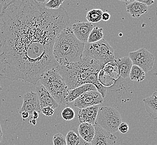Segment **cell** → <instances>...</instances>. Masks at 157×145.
<instances>
[{"label":"cell","instance_id":"6da1fadb","mask_svg":"<svg viewBox=\"0 0 157 145\" xmlns=\"http://www.w3.org/2000/svg\"><path fill=\"white\" fill-rule=\"evenodd\" d=\"M69 22L63 7L51 10L35 0L2 1L0 79L36 84L46 72L59 65L53 57V46Z\"/></svg>","mask_w":157,"mask_h":145},{"label":"cell","instance_id":"7a4b0ae2","mask_svg":"<svg viewBox=\"0 0 157 145\" xmlns=\"http://www.w3.org/2000/svg\"><path fill=\"white\" fill-rule=\"evenodd\" d=\"M102 67L90 57H82L81 61L75 63L59 65L56 68L63 77L69 90L85 84L94 85L97 91L105 98L106 88L100 83L98 76Z\"/></svg>","mask_w":157,"mask_h":145},{"label":"cell","instance_id":"3957f363","mask_svg":"<svg viewBox=\"0 0 157 145\" xmlns=\"http://www.w3.org/2000/svg\"><path fill=\"white\" fill-rule=\"evenodd\" d=\"M85 44L76 37L72 28L67 26L55 40L52 51L54 58L59 65L81 61Z\"/></svg>","mask_w":157,"mask_h":145},{"label":"cell","instance_id":"277c9868","mask_svg":"<svg viewBox=\"0 0 157 145\" xmlns=\"http://www.w3.org/2000/svg\"><path fill=\"white\" fill-rule=\"evenodd\" d=\"M40 80L59 104L69 107L67 97L69 89L56 68L46 72Z\"/></svg>","mask_w":157,"mask_h":145},{"label":"cell","instance_id":"5b68a950","mask_svg":"<svg viewBox=\"0 0 157 145\" xmlns=\"http://www.w3.org/2000/svg\"><path fill=\"white\" fill-rule=\"evenodd\" d=\"M84 57L94 59L101 67L109 62L115 61L114 49L104 39L95 43H86L82 53V57Z\"/></svg>","mask_w":157,"mask_h":145},{"label":"cell","instance_id":"8992f818","mask_svg":"<svg viewBox=\"0 0 157 145\" xmlns=\"http://www.w3.org/2000/svg\"><path fill=\"white\" fill-rule=\"evenodd\" d=\"M122 119L120 113L111 107H102L99 108L95 124L110 133L117 132Z\"/></svg>","mask_w":157,"mask_h":145},{"label":"cell","instance_id":"52a82bcc","mask_svg":"<svg viewBox=\"0 0 157 145\" xmlns=\"http://www.w3.org/2000/svg\"><path fill=\"white\" fill-rule=\"evenodd\" d=\"M133 65L140 67L145 72L151 71L154 66L155 57L147 49L143 48L129 53Z\"/></svg>","mask_w":157,"mask_h":145},{"label":"cell","instance_id":"ba28073f","mask_svg":"<svg viewBox=\"0 0 157 145\" xmlns=\"http://www.w3.org/2000/svg\"><path fill=\"white\" fill-rule=\"evenodd\" d=\"M121 76L118 65L115 60L104 65L100 70L98 80L100 83L105 88H108L114 84Z\"/></svg>","mask_w":157,"mask_h":145},{"label":"cell","instance_id":"9c48e42d","mask_svg":"<svg viewBox=\"0 0 157 145\" xmlns=\"http://www.w3.org/2000/svg\"><path fill=\"white\" fill-rule=\"evenodd\" d=\"M104 101L101 94L98 91H89L82 94L74 101V106L80 109L98 106Z\"/></svg>","mask_w":157,"mask_h":145},{"label":"cell","instance_id":"30bf717a","mask_svg":"<svg viewBox=\"0 0 157 145\" xmlns=\"http://www.w3.org/2000/svg\"><path fill=\"white\" fill-rule=\"evenodd\" d=\"M95 133L91 142V145H116L117 137L97 124L94 125Z\"/></svg>","mask_w":157,"mask_h":145},{"label":"cell","instance_id":"8fae6325","mask_svg":"<svg viewBox=\"0 0 157 145\" xmlns=\"http://www.w3.org/2000/svg\"><path fill=\"white\" fill-rule=\"evenodd\" d=\"M23 104L20 112H27L30 115H33L34 111L41 112L39 100L36 92H30L25 94L23 97Z\"/></svg>","mask_w":157,"mask_h":145},{"label":"cell","instance_id":"7c38bea8","mask_svg":"<svg viewBox=\"0 0 157 145\" xmlns=\"http://www.w3.org/2000/svg\"><path fill=\"white\" fill-rule=\"evenodd\" d=\"M71 28L76 37L80 41L86 44L93 29V25L89 22H78L74 24Z\"/></svg>","mask_w":157,"mask_h":145},{"label":"cell","instance_id":"4fadbf2b","mask_svg":"<svg viewBox=\"0 0 157 145\" xmlns=\"http://www.w3.org/2000/svg\"><path fill=\"white\" fill-rule=\"evenodd\" d=\"M36 93L37 94L39 100L41 108L50 107L55 109L57 108L59 106L58 102L54 100V98L42 85L37 87Z\"/></svg>","mask_w":157,"mask_h":145},{"label":"cell","instance_id":"5bb4252c","mask_svg":"<svg viewBox=\"0 0 157 145\" xmlns=\"http://www.w3.org/2000/svg\"><path fill=\"white\" fill-rule=\"evenodd\" d=\"M99 108V106H94L80 109L78 113L79 122L81 123H88L95 125Z\"/></svg>","mask_w":157,"mask_h":145},{"label":"cell","instance_id":"9a60e30c","mask_svg":"<svg viewBox=\"0 0 157 145\" xmlns=\"http://www.w3.org/2000/svg\"><path fill=\"white\" fill-rule=\"evenodd\" d=\"M143 102L149 117L157 123V89L151 96L144 98Z\"/></svg>","mask_w":157,"mask_h":145},{"label":"cell","instance_id":"2e32d148","mask_svg":"<svg viewBox=\"0 0 157 145\" xmlns=\"http://www.w3.org/2000/svg\"><path fill=\"white\" fill-rule=\"evenodd\" d=\"M127 12L133 18H138L148 12V6L139 1H133L126 6Z\"/></svg>","mask_w":157,"mask_h":145},{"label":"cell","instance_id":"e0dca14e","mask_svg":"<svg viewBox=\"0 0 157 145\" xmlns=\"http://www.w3.org/2000/svg\"><path fill=\"white\" fill-rule=\"evenodd\" d=\"M97 91V88L94 85L91 84H85L78 87L69 90L67 97V102L70 103L74 102L82 94L89 91Z\"/></svg>","mask_w":157,"mask_h":145},{"label":"cell","instance_id":"ac0fdd59","mask_svg":"<svg viewBox=\"0 0 157 145\" xmlns=\"http://www.w3.org/2000/svg\"><path fill=\"white\" fill-rule=\"evenodd\" d=\"M78 132L82 139L91 143L95 133L94 125L88 123H82L78 126Z\"/></svg>","mask_w":157,"mask_h":145},{"label":"cell","instance_id":"d6986e66","mask_svg":"<svg viewBox=\"0 0 157 145\" xmlns=\"http://www.w3.org/2000/svg\"><path fill=\"white\" fill-rule=\"evenodd\" d=\"M115 61L118 65L121 76L124 79L129 78L133 65L132 61H131L130 57H125L118 59Z\"/></svg>","mask_w":157,"mask_h":145},{"label":"cell","instance_id":"ffe728a7","mask_svg":"<svg viewBox=\"0 0 157 145\" xmlns=\"http://www.w3.org/2000/svg\"><path fill=\"white\" fill-rule=\"evenodd\" d=\"M129 78L131 80L133 81L142 82L145 79V72L140 67L133 65L130 72Z\"/></svg>","mask_w":157,"mask_h":145},{"label":"cell","instance_id":"44dd1931","mask_svg":"<svg viewBox=\"0 0 157 145\" xmlns=\"http://www.w3.org/2000/svg\"><path fill=\"white\" fill-rule=\"evenodd\" d=\"M104 33L103 29L98 26H95L93 29L88 37V43L92 44L98 42L103 39Z\"/></svg>","mask_w":157,"mask_h":145},{"label":"cell","instance_id":"7402d4cb","mask_svg":"<svg viewBox=\"0 0 157 145\" xmlns=\"http://www.w3.org/2000/svg\"><path fill=\"white\" fill-rule=\"evenodd\" d=\"M103 11L101 9H92L87 12L86 18L89 22L98 23L102 20Z\"/></svg>","mask_w":157,"mask_h":145},{"label":"cell","instance_id":"603a6c76","mask_svg":"<svg viewBox=\"0 0 157 145\" xmlns=\"http://www.w3.org/2000/svg\"><path fill=\"white\" fill-rule=\"evenodd\" d=\"M67 145H79L82 138L73 131H70L66 136Z\"/></svg>","mask_w":157,"mask_h":145},{"label":"cell","instance_id":"cb8c5ba5","mask_svg":"<svg viewBox=\"0 0 157 145\" xmlns=\"http://www.w3.org/2000/svg\"><path fill=\"white\" fill-rule=\"evenodd\" d=\"M61 116L65 121H71L75 118V113L73 108L67 107L63 110L61 112Z\"/></svg>","mask_w":157,"mask_h":145},{"label":"cell","instance_id":"d4e9b609","mask_svg":"<svg viewBox=\"0 0 157 145\" xmlns=\"http://www.w3.org/2000/svg\"><path fill=\"white\" fill-rule=\"evenodd\" d=\"M64 0H50L45 4L46 9L51 10H57L61 7Z\"/></svg>","mask_w":157,"mask_h":145},{"label":"cell","instance_id":"484cf974","mask_svg":"<svg viewBox=\"0 0 157 145\" xmlns=\"http://www.w3.org/2000/svg\"><path fill=\"white\" fill-rule=\"evenodd\" d=\"M52 141L54 145H67L66 138L60 133L55 135Z\"/></svg>","mask_w":157,"mask_h":145},{"label":"cell","instance_id":"4316f807","mask_svg":"<svg viewBox=\"0 0 157 145\" xmlns=\"http://www.w3.org/2000/svg\"><path fill=\"white\" fill-rule=\"evenodd\" d=\"M41 113L45 116L50 117L54 115V109L50 107H46L45 108L41 109Z\"/></svg>","mask_w":157,"mask_h":145},{"label":"cell","instance_id":"83f0119b","mask_svg":"<svg viewBox=\"0 0 157 145\" xmlns=\"http://www.w3.org/2000/svg\"><path fill=\"white\" fill-rule=\"evenodd\" d=\"M129 129V127L128 124L126 123H121L119 127L118 130L121 132V133L125 134L128 132Z\"/></svg>","mask_w":157,"mask_h":145},{"label":"cell","instance_id":"f1b7e54d","mask_svg":"<svg viewBox=\"0 0 157 145\" xmlns=\"http://www.w3.org/2000/svg\"><path fill=\"white\" fill-rule=\"evenodd\" d=\"M110 18V15L108 12H103L102 15V20L104 21H107L109 20Z\"/></svg>","mask_w":157,"mask_h":145},{"label":"cell","instance_id":"f546056e","mask_svg":"<svg viewBox=\"0 0 157 145\" xmlns=\"http://www.w3.org/2000/svg\"><path fill=\"white\" fill-rule=\"evenodd\" d=\"M138 1L139 2L145 4V5H147V6H151L154 3V1H153V0H147H147H145V1L138 0Z\"/></svg>","mask_w":157,"mask_h":145},{"label":"cell","instance_id":"4dcf8cb0","mask_svg":"<svg viewBox=\"0 0 157 145\" xmlns=\"http://www.w3.org/2000/svg\"><path fill=\"white\" fill-rule=\"evenodd\" d=\"M19 113H20V114L21 115V117H22V118H23V120H24L29 118V116H30V114H29L28 112H26V111L19 112Z\"/></svg>","mask_w":157,"mask_h":145},{"label":"cell","instance_id":"1f68e13d","mask_svg":"<svg viewBox=\"0 0 157 145\" xmlns=\"http://www.w3.org/2000/svg\"><path fill=\"white\" fill-rule=\"evenodd\" d=\"M39 113L37 112V111H34L33 113V120H36L37 118H39Z\"/></svg>","mask_w":157,"mask_h":145},{"label":"cell","instance_id":"d6a6232c","mask_svg":"<svg viewBox=\"0 0 157 145\" xmlns=\"http://www.w3.org/2000/svg\"><path fill=\"white\" fill-rule=\"evenodd\" d=\"M79 145H91L90 143H88V142H85L83 139H82L81 142Z\"/></svg>","mask_w":157,"mask_h":145},{"label":"cell","instance_id":"836d02e7","mask_svg":"<svg viewBox=\"0 0 157 145\" xmlns=\"http://www.w3.org/2000/svg\"><path fill=\"white\" fill-rule=\"evenodd\" d=\"M30 123L33 124V126H35V125H36V120L32 119V120H31L30 121Z\"/></svg>","mask_w":157,"mask_h":145},{"label":"cell","instance_id":"e575fe53","mask_svg":"<svg viewBox=\"0 0 157 145\" xmlns=\"http://www.w3.org/2000/svg\"><path fill=\"white\" fill-rule=\"evenodd\" d=\"M2 137H3V133H0V143L2 139Z\"/></svg>","mask_w":157,"mask_h":145},{"label":"cell","instance_id":"d590c367","mask_svg":"<svg viewBox=\"0 0 157 145\" xmlns=\"http://www.w3.org/2000/svg\"><path fill=\"white\" fill-rule=\"evenodd\" d=\"M0 133H3V132H2V128H1V124H0Z\"/></svg>","mask_w":157,"mask_h":145}]
</instances>
